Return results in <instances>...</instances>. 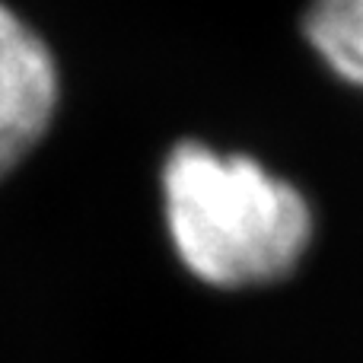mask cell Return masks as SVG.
Returning a JSON list of instances; mask_svg holds the SVG:
<instances>
[{
	"label": "cell",
	"mask_w": 363,
	"mask_h": 363,
	"mask_svg": "<svg viewBox=\"0 0 363 363\" xmlns=\"http://www.w3.org/2000/svg\"><path fill=\"white\" fill-rule=\"evenodd\" d=\"M163 198L179 258L211 287L281 281L313 239L306 198L249 157L179 144L166 160Z\"/></svg>",
	"instance_id": "obj_1"
},
{
	"label": "cell",
	"mask_w": 363,
	"mask_h": 363,
	"mask_svg": "<svg viewBox=\"0 0 363 363\" xmlns=\"http://www.w3.org/2000/svg\"><path fill=\"white\" fill-rule=\"evenodd\" d=\"M55 106V57L23 19L0 4V176L42 140Z\"/></svg>",
	"instance_id": "obj_2"
},
{
	"label": "cell",
	"mask_w": 363,
	"mask_h": 363,
	"mask_svg": "<svg viewBox=\"0 0 363 363\" xmlns=\"http://www.w3.org/2000/svg\"><path fill=\"white\" fill-rule=\"evenodd\" d=\"M306 35L335 74L363 86V0H313Z\"/></svg>",
	"instance_id": "obj_3"
}]
</instances>
